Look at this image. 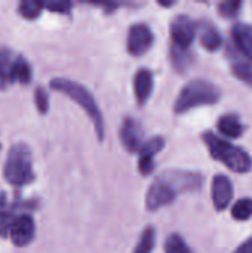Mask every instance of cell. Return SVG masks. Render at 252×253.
<instances>
[{
    "label": "cell",
    "instance_id": "3",
    "mask_svg": "<svg viewBox=\"0 0 252 253\" xmlns=\"http://www.w3.org/2000/svg\"><path fill=\"white\" fill-rule=\"evenodd\" d=\"M50 87L53 90L65 93L70 99H73L76 104H79L86 111V114L92 120V125L95 127V133L102 141V138H104V120H102V114L100 111V107H98L97 101L94 99V96L91 95V92L86 87H83L82 84H79L77 82H73L68 79H53L50 82Z\"/></svg>",
    "mask_w": 252,
    "mask_h": 253
},
{
    "label": "cell",
    "instance_id": "6",
    "mask_svg": "<svg viewBox=\"0 0 252 253\" xmlns=\"http://www.w3.org/2000/svg\"><path fill=\"white\" fill-rule=\"evenodd\" d=\"M196 37V24L186 15H180L171 22L172 46L178 49H189Z\"/></svg>",
    "mask_w": 252,
    "mask_h": 253
},
{
    "label": "cell",
    "instance_id": "11",
    "mask_svg": "<svg viewBox=\"0 0 252 253\" xmlns=\"http://www.w3.org/2000/svg\"><path fill=\"white\" fill-rule=\"evenodd\" d=\"M233 199V185L226 175H217L212 181V203L214 208L221 212L227 209Z\"/></svg>",
    "mask_w": 252,
    "mask_h": 253
},
{
    "label": "cell",
    "instance_id": "13",
    "mask_svg": "<svg viewBox=\"0 0 252 253\" xmlns=\"http://www.w3.org/2000/svg\"><path fill=\"white\" fill-rule=\"evenodd\" d=\"M151 90H153V74L146 68L138 70V73L134 77V92H135L137 102L140 105H144L150 98Z\"/></svg>",
    "mask_w": 252,
    "mask_h": 253
},
{
    "label": "cell",
    "instance_id": "23",
    "mask_svg": "<svg viewBox=\"0 0 252 253\" xmlns=\"http://www.w3.org/2000/svg\"><path fill=\"white\" fill-rule=\"evenodd\" d=\"M172 62L178 70H186L192 62V53L189 49H178L172 46Z\"/></svg>",
    "mask_w": 252,
    "mask_h": 253
},
{
    "label": "cell",
    "instance_id": "27",
    "mask_svg": "<svg viewBox=\"0 0 252 253\" xmlns=\"http://www.w3.org/2000/svg\"><path fill=\"white\" fill-rule=\"evenodd\" d=\"M45 6H48L52 12H56V13H67L71 7V3L70 1H62V0H53V1H49L46 3Z\"/></svg>",
    "mask_w": 252,
    "mask_h": 253
},
{
    "label": "cell",
    "instance_id": "16",
    "mask_svg": "<svg viewBox=\"0 0 252 253\" xmlns=\"http://www.w3.org/2000/svg\"><path fill=\"white\" fill-rule=\"evenodd\" d=\"M15 55L6 47H0V89L10 84L12 67L15 62Z\"/></svg>",
    "mask_w": 252,
    "mask_h": 253
},
{
    "label": "cell",
    "instance_id": "8",
    "mask_svg": "<svg viewBox=\"0 0 252 253\" xmlns=\"http://www.w3.org/2000/svg\"><path fill=\"white\" fill-rule=\"evenodd\" d=\"M9 236H10L12 243L15 246H18V248H24V246L30 245L34 240V236H36L34 219L27 213L16 216L13 224H12Z\"/></svg>",
    "mask_w": 252,
    "mask_h": 253
},
{
    "label": "cell",
    "instance_id": "18",
    "mask_svg": "<svg viewBox=\"0 0 252 253\" xmlns=\"http://www.w3.org/2000/svg\"><path fill=\"white\" fill-rule=\"evenodd\" d=\"M232 73L236 79L252 87V61H238L232 65Z\"/></svg>",
    "mask_w": 252,
    "mask_h": 253
},
{
    "label": "cell",
    "instance_id": "19",
    "mask_svg": "<svg viewBox=\"0 0 252 253\" xmlns=\"http://www.w3.org/2000/svg\"><path fill=\"white\" fill-rule=\"evenodd\" d=\"M232 216L236 221H248L252 218V199H241L232 209Z\"/></svg>",
    "mask_w": 252,
    "mask_h": 253
},
{
    "label": "cell",
    "instance_id": "24",
    "mask_svg": "<svg viewBox=\"0 0 252 253\" xmlns=\"http://www.w3.org/2000/svg\"><path fill=\"white\" fill-rule=\"evenodd\" d=\"M242 6V1L239 0H227V1H221L218 4V13L223 18H233L238 15L239 9Z\"/></svg>",
    "mask_w": 252,
    "mask_h": 253
},
{
    "label": "cell",
    "instance_id": "5",
    "mask_svg": "<svg viewBox=\"0 0 252 253\" xmlns=\"http://www.w3.org/2000/svg\"><path fill=\"white\" fill-rule=\"evenodd\" d=\"M4 178L9 184L16 187L34 181L31 151L25 144H16L9 150L4 165Z\"/></svg>",
    "mask_w": 252,
    "mask_h": 253
},
{
    "label": "cell",
    "instance_id": "14",
    "mask_svg": "<svg viewBox=\"0 0 252 253\" xmlns=\"http://www.w3.org/2000/svg\"><path fill=\"white\" fill-rule=\"evenodd\" d=\"M233 33V40L239 50L252 61V25L250 24H236L232 30Z\"/></svg>",
    "mask_w": 252,
    "mask_h": 253
},
{
    "label": "cell",
    "instance_id": "7",
    "mask_svg": "<svg viewBox=\"0 0 252 253\" xmlns=\"http://www.w3.org/2000/svg\"><path fill=\"white\" fill-rule=\"evenodd\" d=\"M153 31L150 30L149 25L146 24H135L129 28L128 31V39H126V47L128 52L134 56L144 55L153 44Z\"/></svg>",
    "mask_w": 252,
    "mask_h": 253
},
{
    "label": "cell",
    "instance_id": "9",
    "mask_svg": "<svg viewBox=\"0 0 252 253\" xmlns=\"http://www.w3.org/2000/svg\"><path fill=\"white\" fill-rule=\"evenodd\" d=\"M165 147V139L162 136H154L144 142L140 148L138 169L141 175H150L154 170V156Z\"/></svg>",
    "mask_w": 252,
    "mask_h": 253
},
{
    "label": "cell",
    "instance_id": "25",
    "mask_svg": "<svg viewBox=\"0 0 252 253\" xmlns=\"http://www.w3.org/2000/svg\"><path fill=\"white\" fill-rule=\"evenodd\" d=\"M34 102H36V107L37 110L45 114L48 113L49 110V98H48V93L43 87H36L34 90Z\"/></svg>",
    "mask_w": 252,
    "mask_h": 253
},
{
    "label": "cell",
    "instance_id": "28",
    "mask_svg": "<svg viewBox=\"0 0 252 253\" xmlns=\"http://www.w3.org/2000/svg\"><path fill=\"white\" fill-rule=\"evenodd\" d=\"M235 253H252V237H250L247 242H244L236 251Z\"/></svg>",
    "mask_w": 252,
    "mask_h": 253
},
{
    "label": "cell",
    "instance_id": "29",
    "mask_svg": "<svg viewBox=\"0 0 252 253\" xmlns=\"http://www.w3.org/2000/svg\"><path fill=\"white\" fill-rule=\"evenodd\" d=\"M4 205H6V196H4V193H0V209H1Z\"/></svg>",
    "mask_w": 252,
    "mask_h": 253
},
{
    "label": "cell",
    "instance_id": "20",
    "mask_svg": "<svg viewBox=\"0 0 252 253\" xmlns=\"http://www.w3.org/2000/svg\"><path fill=\"white\" fill-rule=\"evenodd\" d=\"M45 7V3L37 0H24L19 3V13L27 19H34L40 15L42 9Z\"/></svg>",
    "mask_w": 252,
    "mask_h": 253
},
{
    "label": "cell",
    "instance_id": "15",
    "mask_svg": "<svg viewBox=\"0 0 252 253\" xmlns=\"http://www.w3.org/2000/svg\"><path fill=\"white\" fill-rule=\"evenodd\" d=\"M217 127L218 130L232 138V139H238L242 136L244 133V125L241 123L239 117L236 114H224L218 119V123H217Z\"/></svg>",
    "mask_w": 252,
    "mask_h": 253
},
{
    "label": "cell",
    "instance_id": "10",
    "mask_svg": "<svg viewBox=\"0 0 252 253\" xmlns=\"http://www.w3.org/2000/svg\"><path fill=\"white\" fill-rule=\"evenodd\" d=\"M120 139L122 145L129 151L135 153L144 145V132L141 125L134 119H125L120 127Z\"/></svg>",
    "mask_w": 252,
    "mask_h": 253
},
{
    "label": "cell",
    "instance_id": "17",
    "mask_svg": "<svg viewBox=\"0 0 252 253\" xmlns=\"http://www.w3.org/2000/svg\"><path fill=\"white\" fill-rule=\"evenodd\" d=\"M31 80V67L28 61L22 56H16L13 67H12V76H10V83H21V84H28Z\"/></svg>",
    "mask_w": 252,
    "mask_h": 253
},
{
    "label": "cell",
    "instance_id": "2",
    "mask_svg": "<svg viewBox=\"0 0 252 253\" xmlns=\"http://www.w3.org/2000/svg\"><path fill=\"white\" fill-rule=\"evenodd\" d=\"M202 138L212 159L221 162L227 169L236 173H247L252 169L251 156L241 147L221 139L212 132H205Z\"/></svg>",
    "mask_w": 252,
    "mask_h": 253
},
{
    "label": "cell",
    "instance_id": "12",
    "mask_svg": "<svg viewBox=\"0 0 252 253\" xmlns=\"http://www.w3.org/2000/svg\"><path fill=\"white\" fill-rule=\"evenodd\" d=\"M196 36L199 37L201 44L209 50V52H215L220 49L223 39L220 36V31L215 28V25L209 21H199L196 24Z\"/></svg>",
    "mask_w": 252,
    "mask_h": 253
},
{
    "label": "cell",
    "instance_id": "4",
    "mask_svg": "<svg viewBox=\"0 0 252 253\" xmlns=\"http://www.w3.org/2000/svg\"><path fill=\"white\" fill-rule=\"evenodd\" d=\"M220 98L221 90L214 83L206 80H193L186 84L178 93L174 104V111L177 114H183L201 105L217 104Z\"/></svg>",
    "mask_w": 252,
    "mask_h": 253
},
{
    "label": "cell",
    "instance_id": "26",
    "mask_svg": "<svg viewBox=\"0 0 252 253\" xmlns=\"http://www.w3.org/2000/svg\"><path fill=\"white\" fill-rule=\"evenodd\" d=\"M15 215L12 212H0V237H7L15 221Z\"/></svg>",
    "mask_w": 252,
    "mask_h": 253
},
{
    "label": "cell",
    "instance_id": "22",
    "mask_svg": "<svg viewBox=\"0 0 252 253\" xmlns=\"http://www.w3.org/2000/svg\"><path fill=\"white\" fill-rule=\"evenodd\" d=\"M154 237H156L154 230L151 227L146 228L141 234V239H140L134 253H151L153 248H154Z\"/></svg>",
    "mask_w": 252,
    "mask_h": 253
},
{
    "label": "cell",
    "instance_id": "21",
    "mask_svg": "<svg viewBox=\"0 0 252 253\" xmlns=\"http://www.w3.org/2000/svg\"><path fill=\"white\" fill-rule=\"evenodd\" d=\"M165 253H192L180 234H171L165 242Z\"/></svg>",
    "mask_w": 252,
    "mask_h": 253
},
{
    "label": "cell",
    "instance_id": "1",
    "mask_svg": "<svg viewBox=\"0 0 252 253\" xmlns=\"http://www.w3.org/2000/svg\"><path fill=\"white\" fill-rule=\"evenodd\" d=\"M203 184V176L189 170H165L150 185L146 196V206L149 211H159L171 205L177 196L183 193L198 191Z\"/></svg>",
    "mask_w": 252,
    "mask_h": 253
}]
</instances>
